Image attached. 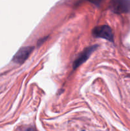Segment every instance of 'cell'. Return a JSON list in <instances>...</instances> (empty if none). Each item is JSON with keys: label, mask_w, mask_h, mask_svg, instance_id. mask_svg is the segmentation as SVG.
<instances>
[{"label": "cell", "mask_w": 130, "mask_h": 131, "mask_svg": "<svg viewBox=\"0 0 130 131\" xmlns=\"http://www.w3.org/2000/svg\"><path fill=\"white\" fill-rule=\"evenodd\" d=\"M98 46V45H94V46H89V47H87L85 49H84V51L79 55L77 58L74 61L73 64V69H77L79 66H80L82 64L84 63L90 57L91 54L96 49Z\"/></svg>", "instance_id": "3957f363"}, {"label": "cell", "mask_w": 130, "mask_h": 131, "mask_svg": "<svg viewBox=\"0 0 130 131\" xmlns=\"http://www.w3.org/2000/svg\"><path fill=\"white\" fill-rule=\"evenodd\" d=\"M112 9L117 14L130 12V0H113Z\"/></svg>", "instance_id": "277c9868"}, {"label": "cell", "mask_w": 130, "mask_h": 131, "mask_svg": "<svg viewBox=\"0 0 130 131\" xmlns=\"http://www.w3.org/2000/svg\"><path fill=\"white\" fill-rule=\"evenodd\" d=\"M90 1H91L92 3H93L96 4V5H98V4L100 3L101 0H89Z\"/></svg>", "instance_id": "5b68a950"}, {"label": "cell", "mask_w": 130, "mask_h": 131, "mask_svg": "<svg viewBox=\"0 0 130 131\" xmlns=\"http://www.w3.org/2000/svg\"><path fill=\"white\" fill-rule=\"evenodd\" d=\"M93 35L98 38L107 40L110 42L113 41V33L112 29L107 25H102L96 27L93 30Z\"/></svg>", "instance_id": "6da1fadb"}, {"label": "cell", "mask_w": 130, "mask_h": 131, "mask_svg": "<svg viewBox=\"0 0 130 131\" xmlns=\"http://www.w3.org/2000/svg\"><path fill=\"white\" fill-rule=\"evenodd\" d=\"M26 131H36V130L35 129H34V128H33V127H29V128H28V129H27Z\"/></svg>", "instance_id": "8992f818"}, {"label": "cell", "mask_w": 130, "mask_h": 131, "mask_svg": "<svg viewBox=\"0 0 130 131\" xmlns=\"http://www.w3.org/2000/svg\"><path fill=\"white\" fill-rule=\"evenodd\" d=\"M34 47L33 46H25L19 49L12 58L14 62L18 64H22L33 51Z\"/></svg>", "instance_id": "7a4b0ae2"}]
</instances>
